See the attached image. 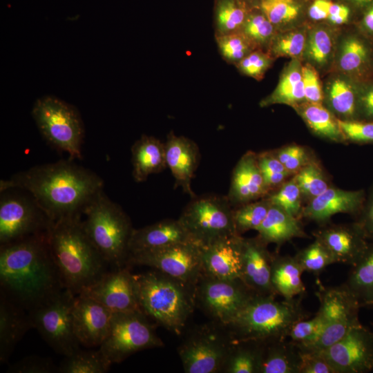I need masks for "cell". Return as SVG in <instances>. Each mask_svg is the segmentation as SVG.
<instances>
[{
  "mask_svg": "<svg viewBox=\"0 0 373 373\" xmlns=\"http://www.w3.org/2000/svg\"><path fill=\"white\" fill-rule=\"evenodd\" d=\"M369 61V49L365 43L356 36L346 37L340 45L338 65L347 74H358Z\"/></svg>",
  "mask_w": 373,
  "mask_h": 373,
  "instance_id": "cell-38",
  "label": "cell"
},
{
  "mask_svg": "<svg viewBox=\"0 0 373 373\" xmlns=\"http://www.w3.org/2000/svg\"><path fill=\"white\" fill-rule=\"evenodd\" d=\"M301 191L295 179L288 182L269 199L289 214L297 218L301 211Z\"/></svg>",
  "mask_w": 373,
  "mask_h": 373,
  "instance_id": "cell-48",
  "label": "cell"
},
{
  "mask_svg": "<svg viewBox=\"0 0 373 373\" xmlns=\"http://www.w3.org/2000/svg\"><path fill=\"white\" fill-rule=\"evenodd\" d=\"M260 344L258 373H299L300 352L291 341Z\"/></svg>",
  "mask_w": 373,
  "mask_h": 373,
  "instance_id": "cell-28",
  "label": "cell"
},
{
  "mask_svg": "<svg viewBox=\"0 0 373 373\" xmlns=\"http://www.w3.org/2000/svg\"><path fill=\"white\" fill-rule=\"evenodd\" d=\"M327 96L332 108L345 117L355 113L356 96L352 84L341 77L332 79L327 84Z\"/></svg>",
  "mask_w": 373,
  "mask_h": 373,
  "instance_id": "cell-39",
  "label": "cell"
},
{
  "mask_svg": "<svg viewBox=\"0 0 373 373\" xmlns=\"http://www.w3.org/2000/svg\"><path fill=\"white\" fill-rule=\"evenodd\" d=\"M315 236L328 249L336 262L351 267L361 258L369 245L357 223L352 226H329L316 231Z\"/></svg>",
  "mask_w": 373,
  "mask_h": 373,
  "instance_id": "cell-21",
  "label": "cell"
},
{
  "mask_svg": "<svg viewBox=\"0 0 373 373\" xmlns=\"http://www.w3.org/2000/svg\"><path fill=\"white\" fill-rule=\"evenodd\" d=\"M334 52V38L329 29L317 27L307 35L303 55L316 69L328 66Z\"/></svg>",
  "mask_w": 373,
  "mask_h": 373,
  "instance_id": "cell-35",
  "label": "cell"
},
{
  "mask_svg": "<svg viewBox=\"0 0 373 373\" xmlns=\"http://www.w3.org/2000/svg\"><path fill=\"white\" fill-rule=\"evenodd\" d=\"M250 8H258L260 5L266 0H241Z\"/></svg>",
  "mask_w": 373,
  "mask_h": 373,
  "instance_id": "cell-61",
  "label": "cell"
},
{
  "mask_svg": "<svg viewBox=\"0 0 373 373\" xmlns=\"http://www.w3.org/2000/svg\"><path fill=\"white\" fill-rule=\"evenodd\" d=\"M335 373H367L373 370V332L361 323L318 352Z\"/></svg>",
  "mask_w": 373,
  "mask_h": 373,
  "instance_id": "cell-15",
  "label": "cell"
},
{
  "mask_svg": "<svg viewBox=\"0 0 373 373\" xmlns=\"http://www.w3.org/2000/svg\"><path fill=\"white\" fill-rule=\"evenodd\" d=\"M344 137L358 142H373V123L338 119Z\"/></svg>",
  "mask_w": 373,
  "mask_h": 373,
  "instance_id": "cell-52",
  "label": "cell"
},
{
  "mask_svg": "<svg viewBox=\"0 0 373 373\" xmlns=\"http://www.w3.org/2000/svg\"><path fill=\"white\" fill-rule=\"evenodd\" d=\"M242 239L235 234L201 245L203 274L219 279H240Z\"/></svg>",
  "mask_w": 373,
  "mask_h": 373,
  "instance_id": "cell-18",
  "label": "cell"
},
{
  "mask_svg": "<svg viewBox=\"0 0 373 373\" xmlns=\"http://www.w3.org/2000/svg\"><path fill=\"white\" fill-rule=\"evenodd\" d=\"M48 240L63 286L75 296L97 283L109 271V264L88 237L81 218L52 222Z\"/></svg>",
  "mask_w": 373,
  "mask_h": 373,
  "instance_id": "cell-3",
  "label": "cell"
},
{
  "mask_svg": "<svg viewBox=\"0 0 373 373\" xmlns=\"http://www.w3.org/2000/svg\"><path fill=\"white\" fill-rule=\"evenodd\" d=\"M260 170L257 155L247 153L236 164L227 198L232 205H241L264 195L268 191Z\"/></svg>",
  "mask_w": 373,
  "mask_h": 373,
  "instance_id": "cell-24",
  "label": "cell"
},
{
  "mask_svg": "<svg viewBox=\"0 0 373 373\" xmlns=\"http://www.w3.org/2000/svg\"><path fill=\"white\" fill-rule=\"evenodd\" d=\"M303 66L298 59L283 70L275 90L260 102L261 106L285 104L296 107L305 99Z\"/></svg>",
  "mask_w": 373,
  "mask_h": 373,
  "instance_id": "cell-31",
  "label": "cell"
},
{
  "mask_svg": "<svg viewBox=\"0 0 373 373\" xmlns=\"http://www.w3.org/2000/svg\"><path fill=\"white\" fill-rule=\"evenodd\" d=\"M131 153L135 182H144L167 167L165 144L153 136L142 135L132 146Z\"/></svg>",
  "mask_w": 373,
  "mask_h": 373,
  "instance_id": "cell-27",
  "label": "cell"
},
{
  "mask_svg": "<svg viewBox=\"0 0 373 373\" xmlns=\"http://www.w3.org/2000/svg\"><path fill=\"white\" fill-rule=\"evenodd\" d=\"M307 35L303 30H295L274 36L269 49L272 57L298 59L305 47Z\"/></svg>",
  "mask_w": 373,
  "mask_h": 373,
  "instance_id": "cell-44",
  "label": "cell"
},
{
  "mask_svg": "<svg viewBox=\"0 0 373 373\" xmlns=\"http://www.w3.org/2000/svg\"><path fill=\"white\" fill-rule=\"evenodd\" d=\"M113 312L95 300L80 294L73 307V329L80 345L99 347L110 327Z\"/></svg>",
  "mask_w": 373,
  "mask_h": 373,
  "instance_id": "cell-19",
  "label": "cell"
},
{
  "mask_svg": "<svg viewBox=\"0 0 373 373\" xmlns=\"http://www.w3.org/2000/svg\"><path fill=\"white\" fill-rule=\"evenodd\" d=\"M103 186L100 177L71 161L35 166L0 183L1 192L12 188L28 192L52 222L81 218Z\"/></svg>",
  "mask_w": 373,
  "mask_h": 373,
  "instance_id": "cell-1",
  "label": "cell"
},
{
  "mask_svg": "<svg viewBox=\"0 0 373 373\" xmlns=\"http://www.w3.org/2000/svg\"><path fill=\"white\" fill-rule=\"evenodd\" d=\"M191 241L195 242L179 219L164 220L133 229L128 244L129 256Z\"/></svg>",
  "mask_w": 373,
  "mask_h": 373,
  "instance_id": "cell-23",
  "label": "cell"
},
{
  "mask_svg": "<svg viewBox=\"0 0 373 373\" xmlns=\"http://www.w3.org/2000/svg\"><path fill=\"white\" fill-rule=\"evenodd\" d=\"M233 342L224 370L228 373H258L260 344L254 342Z\"/></svg>",
  "mask_w": 373,
  "mask_h": 373,
  "instance_id": "cell-37",
  "label": "cell"
},
{
  "mask_svg": "<svg viewBox=\"0 0 373 373\" xmlns=\"http://www.w3.org/2000/svg\"><path fill=\"white\" fill-rule=\"evenodd\" d=\"M33 327L29 312L1 292L0 362L6 363L16 345Z\"/></svg>",
  "mask_w": 373,
  "mask_h": 373,
  "instance_id": "cell-26",
  "label": "cell"
},
{
  "mask_svg": "<svg viewBox=\"0 0 373 373\" xmlns=\"http://www.w3.org/2000/svg\"><path fill=\"white\" fill-rule=\"evenodd\" d=\"M178 219L193 240L201 245L237 234L233 209L227 196L193 197Z\"/></svg>",
  "mask_w": 373,
  "mask_h": 373,
  "instance_id": "cell-11",
  "label": "cell"
},
{
  "mask_svg": "<svg viewBox=\"0 0 373 373\" xmlns=\"http://www.w3.org/2000/svg\"><path fill=\"white\" fill-rule=\"evenodd\" d=\"M251 8L241 0H216V36L239 32Z\"/></svg>",
  "mask_w": 373,
  "mask_h": 373,
  "instance_id": "cell-34",
  "label": "cell"
},
{
  "mask_svg": "<svg viewBox=\"0 0 373 373\" xmlns=\"http://www.w3.org/2000/svg\"><path fill=\"white\" fill-rule=\"evenodd\" d=\"M48 231L1 245V292L28 312L64 289Z\"/></svg>",
  "mask_w": 373,
  "mask_h": 373,
  "instance_id": "cell-2",
  "label": "cell"
},
{
  "mask_svg": "<svg viewBox=\"0 0 373 373\" xmlns=\"http://www.w3.org/2000/svg\"><path fill=\"white\" fill-rule=\"evenodd\" d=\"M271 202L269 199L256 202H247L233 209L236 231L240 235L250 229L256 230L265 220Z\"/></svg>",
  "mask_w": 373,
  "mask_h": 373,
  "instance_id": "cell-41",
  "label": "cell"
},
{
  "mask_svg": "<svg viewBox=\"0 0 373 373\" xmlns=\"http://www.w3.org/2000/svg\"><path fill=\"white\" fill-rule=\"evenodd\" d=\"M260 238L242 239L240 280L254 292L261 296H276L271 283L274 256Z\"/></svg>",
  "mask_w": 373,
  "mask_h": 373,
  "instance_id": "cell-20",
  "label": "cell"
},
{
  "mask_svg": "<svg viewBox=\"0 0 373 373\" xmlns=\"http://www.w3.org/2000/svg\"><path fill=\"white\" fill-rule=\"evenodd\" d=\"M295 258L303 271L315 275H319L327 267L336 262L328 249L317 239L299 251Z\"/></svg>",
  "mask_w": 373,
  "mask_h": 373,
  "instance_id": "cell-42",
  "label": "cell"
},
{
  "mask_svg": "<svg viewBox=\"0 0 373 373\" xmlns=\"http://www.w3.org/2000/svg\"><path fill=\"white\" fill-rule=\"evenodd\" d=\"M32 115L45 139L70 160L82 158L84 128L81 118L71 105L53 96L39 98Z\"/></svg>",
  "mask_w": 373,
  "mask_h": 373,
  "instance_id": "cell-7",
  "label": "cell"
},
{
  "mask_svg": "<svg viewBox=\"0 0 373 373\" xmlns=\"http://www.w3.org/2000/svg\"><path fill=\"white\" fill-rule=\"evenodd\" d=\"M82 226L88 237L114 268L127 265L128 244L133 229L122 208L102 191L84 211Z\"/></svg>",
  "mask_w": 373,
  "mask_h": 373,
  "instance_id": "cell-6",
  "label": "cell"
},
{
  "mask_svg": "<svg viewBox=\"0 0 373 373\" xmlns=\"http://www.w3.org/2000/svg\"><path fill=\"white\" fill-rule=\"evenodd\" d=\"M316 296L320 304L316 314L323 322V329L314 343L300 349L320 352L333 345L352 327L361 323L358 313L361 307L345 283L336 287H321Z\"/></svg>",
  "mask_w": 373,
  "mask_h": 373,
  "instance_id": "cell-9",
  "label": "cell"
},
{
  "mask_svg": "<svg viewBox=\"0 0 373 373\" xmlns=\"http://www.w3.org/2000/svg\"><path fill=\"white\" fill-rule=\"evenodd\" d=\"M258 8L275 27L292 21L300 12L294 0H266Z\"/></svg>",
  "mask_w": 373,
  "mask_h": 373,
  "instance_id": "cell-45",
  "label": "cell"
},
{
  "mask_svg": "<svg viewBox=\"0 0 373 373\" xmlns=\"http://www.w3.org/2000/svg\"><path fill=\"white\" fill-rule=\"evenodd\" d=\"M350 15V11L347 6L332 3L329 8L327 20L332 24L341 25L348 21Z\"/></svg>",
  "mask_w": 373,
  "mask_h": 373,
  "instance_id": "cell-58",
  "label": "cell"
},
{
  "mask_svg": "<svg viewBox=\"0 0 373 373\" xmlns=\"http://www.w3.org/2000/svg\"><path fill=\"white\" fill-rule=\"evenodd\" d=\"M134 276L142 312L168 330L180 334L194 309L195 287L155 269Z\"/></svg>",
  "mask_w": 373,
  "mask_h": 373,
  "instance_id": "cell-5",
  "label": "cell"
},
{
  "mask_svg": "<svg viewBox=\"0 0 373 373\" xmlns=\"http://www.w3.org/2000/svg\"><path fill=\"white\" fill-rule=\"evenodd\" d=\"M356 223L366 238L373 240V193L361 219Z\"/></svg>",
  "mask_w": 373,
  "mask_h": 373,
  "instance_id": "cell-57",
  "label": "cell"
},
{
  "mask_svg": "<svg viewBox=\"0 0 373 373\" xmlns=\"http://www.w3.org/2000/svg\"><path fill=\"white\" fill-rule=\"evenodd\" d=\"M131 264L150 267L195 287L203 274L201 245L194 241L131 254Z\"/></svg>",
  "mask_w": 373,
  "mask_h": 373,
  "instance_id": "cell-12",
  "label": "cell"
},
{
  "mask_svg": "<svg viewBox=\"0 0 373 373\" xmlns=\"http://www.w3.org/2000/svg\"><path fill=\"white\" fill-rule=\"evenodd\" d=\"M167 167L184 193L191 198L195 194L191 189V181L199 162V150L195 143L184 136L170 133L164 143Z\"/></svg>",
  "mask_w": 373,
  "mask_h": 373,
  "instance_id": "cell-22",
  "label": "cell"
},
{
  "mask_svg": "<svg viewBox=\"0 0 373 373\" xmlns=\"http://www.w3.org/2000/svg\"><path fill=\"white\" fill-rule=\"evenodd\" d=\"M81 294L95 300L113 313L142 312L134 274L124 266L108 271Z\"/></svg>",
  "mask_w": 373,
  "mask_h": 373,
  "instance_id": "cell-16",
  "label": "cell"
},
{
  "mask_svg": "<svg viewBox=\"0 0 373 373\" xmlns=\"http://www.w3.org/2000/svg\"><path fill=\"white\" fill-rule=\"evenodd\" d=\"M240 32L256 49H261L265 46L269 47L275 36V26L260 9L258 11L251 10Z\"/></svg>",
  "mask_w": 373,
  "mask_h": 373,
  "instance_id": "cell-40",
  "label": "cell"
},
{
  "mask_svg": "<svg viewBox=\"0 0 373 373\" xmlns=\"http://www.w3.org/2000/svg\"><path fill=\"white\" fill-rule=\"evenodd\" d=\"M350 1L358 5L363 6L372 2L373 0H349Z\"/></svg>",
  "mask_w": 373,
  "mask_h": 373,
  "instance_id": "cell-62",
  "label": "cell"
},
{
  "mask_svg": "<svg viewBox=\"0 0 373 373\" xmlns=\"http://www.w3.org/2000/svg\"><path fill=\"white\" fill-rule=\"evenodd\" d=\"M275 155L286 169L291 173L304 166L307 160L304 149L296 145L283 148Z\"/></svg>",
  "mask_w": 373,
  "mask_h": 373,
  "instance_id": "cell-55",
  "label": "cell"
},
{
  "mask_svg": "<svg viewBox=\"0 0 373 373\" xmlns=\"http://www.w3.org/2000/svg\"><path fill=\"white\" fill-rule=\"evenodd\" d=\"M362 25L367 31L373 33V3L370 5L365 12Z\"/></svg>",
  "mask_w": 373,
  "mask_h": 373,
  "instance_id": "cell-60",
  "label": "cell"
},
{
  "mask_svg": "<svg viewBox=\"0 0 373 373\" xmlns=\"http://www.w3.org/2000/svg\"><path fill=\"white\" fill-rule=\"evenodd\" d=\"M305 99L308 102L322 103L323 93L316 69L307 63L303 66Z\"/></svg>",
  "mask_w": 373,
  "mask_h": 373,
  "instance_id": "cell-53",
  "label": "cell"
},
{
  "mask_svg": "<svg viewBox=\"0 0 373 373\" xmlns=\"http://www.w3.org/2000/svg\"><path fill=\"white\" fill-rule=\"evenodd\" d=\"M256 231L258 237L266 244L280 245L293 238L306 236L297 218L271 203L265 220Z\"/></svg>",
  "mask_w": 373,
  "mask_h": 373,
  "instance_id": "cell-29",
  "label": "cell"
},
{
  "mask_svg": "<svg viewBox=\"0 0 373 373\" xmlns=\"http://www.w3.org/2000/svg\"><path fill=\"white\" fill-rule=\"evenodd\" d=\"M273 57L261 49H256L240 60L236 66L243 75L256 80L263 78L272 63Z\"/></svg>",
  "mask_w": 373,
  "mask_h": 373,
  "instance_id": "cell-49",
  "label": "cell"
},
{
  "mask_svg": "<svg viewBox=\"0 0 373 373\" xmlns=\"http://www.w3.org/2000/svg\"><path fill=\"white\" fill-rule=\"evenodd\" d=\"M299 348V347H298ZM299 373H335L333 368L318 352L299 348Z\"/></svg>",
  "mask_w": 373,
  "mask_h": 373,
  "instance_id": "cell-54",
  "label": "cell"
},
{
  "mask_svg": "<svg viewBox=\"0 0 373 373\" xmlns=\"http://www.w3.org/2000/svg\"><path fill=\"white\" fill-rule=\"evenodd\" d=\"M257 159L264 182L269 188L280 184L289 175L275 154L265 153L257 155Z\"/></svg>",
  "mask_w": 373,
  "mask_h": 373,
  "instance_id": "cell-50",
  "label": "cell"
},
{
  "mask_svg": "<svg viewBox=\"0 0 373 373\" xmlns=\"http://www.w3.org/2000/svg\"><path fill=\"white\" fill-rule=\"evenodd\" d=\"M75 296L62 289L29 312L33 327L57 354L68 356L78 350L73 322V307Z\"/></svg>",
  "mask_w": 373,
  "mask_h": 373,
  "instance_id": "cell-10",
  "label": "cell"
},
{
  "mask_svg": "<svg viewBox=\"0 0 373 373\" xmlns=\"http://www.w3.org/2000/svg\"><path fill=\"white\" fill-rule=\"evenodd\" d=\"M148 317L141 311L113 313L108 332L99 349L111 364L146 349L163 346Z\"/></svg>",
  "mask_w": 373,
  "mask_h": 373,
  "instance_id": "cell-8",
  "label": "cell"
},
{
  "mask_svg": "<svg viewBox=\"0 0 373 373\" xmlns=\"http://www.w3.org/2000/svg\"><path fill=\"white\" fill-rule=\"evenodd\" d=\"M359 104L365 116L373 117V86L362 93L360 97Z\"/></svg>",
  "mask_w": 373,
  "mask_h": 373,
  "instance_id": "cell-59",
  "label": "cell"
},
{
  "mask_svg": "<svg viewBox=\"0 0 373 373\" xmlns=\"http://www.w3.org/2000/svg\"><path fill=\"white\" fill-rule=\"evenodd\" d=\"M52 221L32 198L8 194L0 201V243L8 244L23 238L46 233Z\"/></svg>",
  "mask_w": 373,
  "mask_h": 373,
  "instance_id": "cell-14",
  "label": "cell"
},
{
  "mask_svg": "<svg viewBox=\"0 0 373 373\" xmlns=\"http://www.w3.org/2000/svg\"><path fill=\"white\" fill-rule=\"evenodd\" d=\"M323 322L316 314L312 318L296 322L291 328L288 338L300 348H305L314 343L323 329Z\"/></svg>",
  "mask_w": 373,
  "mask_h": 373,
  "instance_id": "cell-47",
  "label": "cell"
},
{
  "mask_svg": "<svg viewBox=\"0 0 373 373\" xmlns=\"http://www.w3.org/2000/svg\"><path fill=\"white\" fill-rule=\"evenodd\" d=\"M332 3L330 0H314L309 8V18L316 21L327 19Z\"/></svg>",
  "mask_w": 373,
  "mask_h": 373,
  "instance_id": "cell-56",
  "label": "cell"
},
{
  "mask_svg": "<svg viewBox=\"0 0 373 373\" xmlns=\"http://www.w3.org/2000/svg\"><path fill=\"white\" fill-rule=\"evenodd\" d=\"M304 121L316 133L333 141L339 142L344 137L338 124V119L321 103L308 102L296 106Z\"/></svg>",
  "mask_w": 373,
  "mask_h": 373,
  "instance_id": "cell-33",
  "label": "cell"
},
{
  "mask_svg": "<svg viewBox=\"0 0 373 373\" xmlns=\"http://www.w3.org/2000/svg\"><path fill=\"white\" fill-rule=\"evenodd\" d=\"M345 284L361 307H373V243H369L361 258L352 266Z\"/></svg>",
  "mask_w": 373,
  "mask_h": 373,
  "instance_id": "cell-32",
  "label": "cell"
},
{
  "mask_svg": "<svg viewBox=\"0 0 373 373\" xmlns=\"http://www.w3.org/2000/svg\"><path fill=\"white\" fill-rule=\"evenodd\" d=\"M303 272L295 256H274L271 278L277 295L287 300L303 297L305 293V287L301 279Z\"/></svg>",
  "mask_w": 373,
  "mask_h": 373,
  "instance_id": "cell-30",
  "label": "cell"
},
{
  "mask_svg": "<svg viewBox=\"0 0 373 373\" xmlns=\"http://www.w3.org/2000/svg\"><path fill=\"white\" fill-rule=\"evenodd\" d=\"M299 296L278 301L275 296H255L227 325L236 342L265 343L285 340L292 326L309 315Z\"/></svg>",
  "mask_w": 373,
  "mask_h": 373,
  "instance_id": "cell-4",
  "label": "cell"
},
{
  "mask_svg": "<svg viewBox=\"0 0 373 373\" xmlns=\"http://www.w3.org/2000/svg\"><path fill=\"white\" fill-rule=\"evenodd\" d=\"M233 345L211 332L195 335L179 348L183 369L186 373H215L224 369Z\"/></svg>",
  "mask_w": 373,
  "mask_h": 373,
  "instance_id": "cell-17",
  "label": "cell"
},
{
  "mask_svg": "<svg viewBox=\"0 0 373 373\" xmlns=\"http://www.w3.org/2000/svg\"><path fill=\"white\" fill-rule=\"evenodd\" d=\"M362 191H345L328 188L311 199L303 211V216L318 222H326L338 213H356L362 207Z\"/></svg>",
  "mask_w": 373,
  "mask_h": 373,
  "instance_id": "cell-25",
  "label": "cell"
},
{
  "mask_svg": "<svg viewBox=\"0 0 373 373\" xmlns=\"http://www.w3.org/2000/svg\"><path fill=\"white\" fill-rule=\"evenodd\" d=\"M256 295L240 279H219L202 274L195 285V296L202 307L225 325Z\"/></svg>",
  "mask_w": 373,
  "mask_h": 373,
  "instance_id": "cell-13",
  "label": "cell"
},
{
  "mask_svg": "<svg viewBox=\"0 0 373 373\" xmlns=\"http://www.w3.org/2000/svg\"><path fill=\"white\" fill-rule=\"evenodd\" d=\"M112 364L99 349L82 350L65 356L58 367L59 373H104Z\"/></svg>",
  "mask_w": 373,
  "mask_h": 373,
  "instance_id": "cell-36",
  "label": "cell"
},
{
  "mask_svg": "<svg viewBox=\"0 0 373 373\" xmlns=\"http://www.w3.org/2000/svg\"><path fill=\"white\" fill-rule=\"evenodd\" d=\"M7 372L54 373L58 372V367L50 358L29 356L10 365Z\"/></svg>",
  "mask_w": 373,
  "mask_h": 373,
  "instance_id": "cell-51",
  "label": "cell"
},
{
  "mask_svg": "<svg viewBox=\"0 0 373 373\" xmlns=\"http://www.w3.org/2000/svg\"><path fill=\"white\" fill-rule=\"evenodd\" d=\"M216 40L223 59L227 62L235 65L256 50L253 44L240 31L216 36Z\"/></svg>",
  "mask_w": 373,
  "mask_h": 373,
  "instance_id": "cell-43",
  "label": "cell"
},
{
  "mask_svg": "<svg viewBox=\"0 0 373 373\" xmlns=\"http://www.w3.org/2000/svg\"><path fill=\"white\" fill-rule=\"evenodd\" d=\"M294 179L301 193L311 199L329 188L323 173L314 164H307L303 166Z\"/></svg>",
  "mask_w": 373,
  "mask_h": 373,
  "instance_id": "cell-46",
  "label": "cell"
}]
</instances>
